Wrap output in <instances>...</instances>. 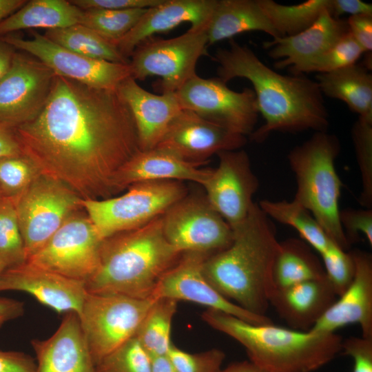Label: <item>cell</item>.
I'll return each instance as SVG.
<instances>
[{"instance_id":"obj_2","label":"cell","mask_w":372,"mask_h":372,"mask_svg":"<svg viewBox=\"0 0 372 372\" xmlns=\"http://www.w3.org/2000/svg\"><path fill=\"white\" fill-rule=\"evenodd\" d=\"M229 44L216 52L217 73L226 83L239 77L252 84L265 123L249 135L251 141L263 142L273 132H327L329 114L316 81L302 74H281L247 45L232 39Z\"/></svg>"},{"instance_id":"obj_24","label":"cell","mask_w":372,"mask_h":372,"mask_svg":"<svg viewBox=\"0 0 372 372\" xmlns=\"http://www.w3.org/2000/svg\"><path fill=\"white\" fill-rule=\"evenodd\" d=\"M216 1L163 0L145 11L135 26L117 43V48L128 59L143 41L155 34L169 31L183 23H190L192 28H207Z\"/></svg>"},{"instance_id":"obj_1","label":"cell","mask_w":372,"mask_h":372,"mask_svg":"<svg viewBox=\"0 0 372 372\" xmlns=\"http://www.w3.org/2000/svg\"><path fill=\"white\" fill-rule=\"evenodd\" d=\"M14 128L23 154L82 198L116 194L117 173L140 150L132 115L117 90L56 74L41 112Z\"/></svg>"},{"instance_id":"obj_13","label":"cell","mask_w":372,"mask_h":372,"mask_svg":"<svg viewBox=\"0 0 372 372\" xmlns=\"http://www.w3.org/2000/svg\"><path fill=\"white\" fill-rule=\"evenodd\" d=\"M103 241L87 216L74 214L26 262L86 284L99 267Z\"/></svg>"},{"instance_id":"obj_9","label":"cell","mask_w":372,"mask_h":372,"mask_svg":"<svg viewBox=\"0 0 372 372\" xmlns=\"http://www.w3.org/2000/svg\"><path fill=\"white\" fill-rule=\"evenodd\" d=\"M206 30L190 28L176 37H152L143 41L130 56L131 76L136 81L159 76L162 93L176 92L196 74L199 59L207 54Z\"/></svg>"},{"instance_id":"obj_45","label":"cell","mask_w":372,"mask_h":372,"mask_svg":"<svg viewBox=\"0 0 372 372\" xmlns=\"http://www.w3.org/2000/svg\"><path fill=\"white\" fill-rule=\"evenodd\" d=\"M349 31L366 55L362 65L368 70L372 68V15L350 16L347 19Z\"/></svg>"},{"instance_id":"obj_23","label":"cell","mask_w":372,"mask_h":372,"mask_svg":"<svg viewBox=\"0 0 372 372\" xmlns=\"http://www.w3.org/2000/svg\"><path fill=\"white\" fill-rule=\"evenodd\" d=\"M36 372H96L79 318L65 313L56 331L48 339L32 340Z\"/></svg>"},{"instance_id":"obj_43","label":"cell","mask_w":372,"mask_h":372,"mask_svg":"<svg viewBox=\"0 0 372 372\" xmlns=\"http://www.w3.org/2000/svg\"><path fill=\"white\" fill-rule=\"evenodd\" d=\"M340 223L349 245L363 235L372 245V209H344L340 210Z\"/></svg>"},{"instance_id":"obj_34","label":"cell","mask_w":372,"mask_h":372,"mask_svg":"<svg viewBox=\"0 0 372 372\" xmlns=\"http://www.w3.org/2000/svg\"><path fill=\"white\" fill-rule=\"evenodd\" d=\"M258 3L280 37H289L310 27L326 10L329 0H308L297 5L285 6L273 0Z\"/></svg>"},{"instance_id":"obj_35","label":"cell","mask_w":372,"mask_h":372,"mask_svg":"<svg viewBox=\"0 0 372 372\" xmlns=\"http://www.w3.org/2000/svg\"><path fill=\"white\" fill-rule=\"evenodd\" d=\"M147 9L83 10L80 24L116 45Z\"/></svg>"},{"instance_id":"obj_20","label":"cell","mask_w":372,"mask_h":372,"mask_svg":"<svg viewBox=\"0 0 372 372\" xmlns=\"http://www.w3.org/2000/svg\"><path fill=\"white\" fill-rule=\"evenodd\" d=\"M351 253L355 263L353 280L309 329L313 333H335L346 325L358 324L362 336L372 338V257L358 249Z\"/></svg>"},{"instance_id":"obj_22","label":"cell","mask_w":372,"mask_h":372,"mask_svg":"<svg viewBox=\"0 0 372 372\" xmlns=\"http://www.w3.org/2000/svg\"><path fill=\"white\" fill-rule=\"evenodd\" d=\"M117 90L132 115L140 150L156 147L183 109L176 92L151 93L132 76L123 81Z\"/></svg>"},{"instance_id":"obj_3","label":"cell","mask_w":372,"mask_h":372,"mask_svg":"<svg viewBox=\"0 0 372 372\" xmlns=\"http://www.w3.org/2000/svg\"><path fill=\"white\" fill-rule=\"evenodd\" d=\"M232 230L230 245L205 260L204 276L227 300L251 313L266 316L274 289L273 262L280 247L276 227L254 203L246 219Z\"/></svg>"},{"instance_id":"obj_56","label":"cell","mask_w":372,"mask_h":372,"mask_svg":"<svg viewBox=\"0 0 372 372\" xmlns=\"http://www.w3.org/2000/svg\"><path fill=\"white\" fill-rule=\"evenodd\" d=\"M1 197V196H0Z\"/></svg>"},{"instance_id":"obj_52","label":"cell","mask_w":372,"mask_h":372,"mask_svg":"<svg viewBox=\"0 0 372 372\" xmlns=\"http://www.w3.org/2000/svg\"><path fill=\"white\" fill-rule=\"evenodd\" d=\"M220 372H267L260 369L251 362L241 361L232 363L225 369H222Z\"/></svg>"},{"instance_id":"obj_55","label":"cell","mask_w":372,"mask_h":372,"mask_svg":"<svg viewBox=\"0 0 372 372\" xmlns=\"http://www.w3.org/2000/svg\"><path fill=\"white\" fill-rule=\"evenodd\" d=\"M6 269L5 265L0 262V275L3 271V270Z\"/></svg>"},{"instance_id":"obj_30","label":"cell","mask_w":372,"mask_h":372,"mask_svg":"<svg viewBox=\"0 0 372 372\" xmlns=\"http://www.w3.org/2000/svg\"><path fill=\"white\" fill-rule=\"evenodd\" d=\"M325 276L322 263L307 242L293 238L280 242L272 270L274 289Z\"/></svg>"},{"instance_id":"obj_32","label":"cell","mask_w":372,"mask_h":372,"mask_svg":"<svg viewBox=\"0 0 372 372\" xmlns=\"http://www.w3.org/2000/svg\"><path fill=\"white\" fill-rule=\"evenodd\" d=\"M44 35L55 43L85 57L119 63L130 62L116 44L81 24L48 30Z\"/></svg>"},{"instance_id":"obj_29","label":"cell","mask_w":372,"mask_h":372,"mask_svg":"<svg viewBox=\"0 0 372 372\" xmlns=\"http://www.w3.org/2000/svg\"><path fill=\"white\" fill-rule=\"evenodd\" d=\"M83 10L70 1L31 0L0 21V37L21 30L65 28L80 24Z\"/></svg>"},{"instance_id":"obj_17","label":"cell","mask_w":372,"mask_h":372,"mask_svg":"<svg viewBox=\"0 0 372 372\" xmlns=\"http://www.w3.org/2000/svg\"><path fill=\"white\" fill-rule=\"evenodd\" d=\"M208 257L197 252L183 253L161 278L152 297L194 302L253 324L272 323L267 316L251 313L227 300L209 284L203 270Z\"/></svg>"},{"instance_id":"obj_47","label":"cell","mask_w":372,"mask_h":372,"mask_svg":"<svg viewBox=\"0 0 372 372\" xmlns=\"http://www.w3.org/2000/svg\"><path fill=\"white\" fill-rule=\"evenodd\" d=\"M36 360L30 355L0 350V372H36Z\"/></svg>"},{"instance_id":"obj_26","label":"cell","mask_w":372,"mask_h":372,"mask_svg":"<svg viewBox=\"0 0 372 372\" xmlns=\"http://www.w3.org/2000/svg\"><path fill=\"white\" fill-rule=\"evenodd\" d=\"M338 296L327 276L274 289L269 298L280 317L293 329L309 331Z\"/></svg>"},{"instance_id":"obj_54","label":"cell","mask_w":372,"mask_h":372,"mask_svg":"<svg viewBox=\"0 0 372 372\" xmlns=\"http://www.w3.org/2000/svg\"><path fill=\"white\" fill-rule=\"evenodd\" d=\"M152 372H177L167 355L152 358Z\"/></svg>"},{"instance_id":"obj_41","label":"cell","mask_w":372,"mask_h":372,"mask_svg":"<svg viewBox=\"0 0 372 372\" xmlns=\"http://www.w3.org/2000/svg\"><path fill=\"white\" fill-rule=\"evenodd\" d=\"M320 256L326 276L338 297L349 287L354 276L355 263L351 253L334 243Z\"/></svg>"},{"instance_id":"obj_42","label":"cell","mask_w":372,"mask_h":372,"mask_svg":"<svg viewBox=\"0 0 372 372\" xmlns=\"http://www.w3.org/2000/svg\"><path fill=\"white\" fill-rule=\"evenodd\" d=\"M167 357L177 372H220L225 354L218 349L189 353L173 344Z\"/></svg>"},{"instance_id":"obj_18","label":"cell","mask_w":372,"mask_h":372,"mask_svg":"<svg viewBox=\"0 0 372 372\" xmlns=\"http://www.w3.org/2000/svg\"><path fill=\"white\" fill-rule=\"evenodd\" d=\"M247 141L245 136L182 109L169 123L156 147L200 165L220 152L240 149Z\"/></svg>"},{"instance_id":"obj_19","label":"cell","mask_w":372,"mask_h":372,"mask_svg":"<svg viewBox=\"0 0 372 372\" xmlns=\"http://www.w3.org/2000/svg\"><path fill=\"white\" fill-rule=\"evenodd\" d=\"M28 293L58 313L81 311L87 294L84 281L70 278L27 262L7 268L0 275V292Z\"/></svg>"},{"instance_id":"obj_4","label":"cell","mask_w":372,"mask_h":372,"mask_svg":"<svg viewBox=\"0 0 372 372\" xmlns=\"http://www.w3.org/2000/svg\"><path fill=\"white\" fill-rule=\"evenodd\" d=\"M162 216L103 240L99 267L86 282L89 293L152 297L161 278L182 254L166 239Z\"/></svg>"},{"instance_id":"obj_49","label":"cell","mask_w":372,"mask_h":372,"mask_svg":"<svg viewBox=\"0 0 372 372\" xmlns=\"http://www.w3.org/2000/svg\"><path fill=\"white\" fill-rule=\"evenodd\" d=\"M23 154L15 128L0 123V158Z\"/></svg>"},{"instance_id":"obj_27","label":"cell","mask_w":372,"mask_h":372,"mask_svg":"<svg viewBox=\"0 0 372 372\" xmlns=\"http://www.w3.org/2000/svg\"><path fill=\"white\" fill-rule=\"evenodd\" d=\"M261 31L280 37L258 0H217L207 28L208 46L245 32Z\"/></svg>"},{"instance_id":"obj_36","label":"cell","mask_w":372,"mask_h":372,"mask_svg":"<svg viewBox=\"0 0 372 372\" xmlns=\"http://www.w3.org/2000/svg\"><path fill=\"white\" fill-rule=\"evenodd\" d=\"M0 262L6 268L26 262L13 199L0 197Z\"/></svg>"},{"instance_id":"obj_15","label":"cell","mask_w":372,"mask_h":372,"mask_svg":"<svg viewBox=\"0 0 372 372\" xmlns=\"http://www.w3.org/2000/svg\"><path fill=\"white\" fill-rule=\"evenodd\" d=\"M55 76L37 58L16 50L0 80V123L16 127L35 118L49 97Z\"/></svg>"},{"instance_id":"obj_53","label":"cell","mask_w":372,"mask_h":372,"mask_svg":"<svg viewBox=\"0 0 372 372\" xmlns=\"http://www.w3.org/2000/svg\"><path fill=\"white\" fill-rule=\"evenodd\" d=\"M25 0H0V21L23 6Z\"/></svg>"},{"instance_id":"obj_37","label":"cell","mask_w":372,"mask_h":372,"mask_svg":"<svg viewBox=\"0 0 372 372\" xmlns=\"http://www.w3.org/2000/svg\"><path fill=\"white\" fill-rule=\"evenodd\" d=\"M362 189L358 203L366 209L372 207V121L358 117L351 130Z\"/></svg>"},{"instance_id":"obj_10","label":"cell","mask_w":372,"mask_h":372,"mask_svg":"<svg viewBox=\"0 0 372 372\" xmlns=\"http://www.w3.org/2000/svg\"><path fill=\"white\" fill-rule=\"evenodd\" d=\"M156 300L87 293L78 316L95 365L134 337Z\"/></svg>"},{"instance_id":"obj_50","label":"cell","mask_w":372,"mask_h":372,"mask_svg":"<svg viewBox=\"0 0 372 372\" xmlns=\"http://www.w3.org/2000/svg\"><path fill=\"white\" fill-rule=\"evenodd\" d=\"M24 312L23 302L12 298H0V327L5 323L22 316Z\"/></svg>"},{"instance_id":"obj_38","label":"cell","mask_w":372,"mask_h":372,"mask_svg":"<svg viewBox=\"0 0 372 372\" xmlns=\"http://www.w3.org/2000/svg\"><path fill=\"white\" fill-rule=\"evenodd\" d=\"M41 172L23 154L0 158V196L14 199Z\"/></svg>"},{"instance_id":"obj_28","label":"cell","mask_w":372,"mask_h":372,"mask_svg":"<svg viewBox=\"0 0 372 372\" xmlns=\"http://www.w3.org/2000/svg\"><path fill=\"white\" fill-rule=\"evenodd\" d=\"M316 81L322 95L343 101L358 117L372 121V74L362 65L318 73Z\"/></svg>"},{"instance_id":"obj_48","label":"cell","mask_w":372,"mask_h":372,"mask_svg":"<svg viewBox=\"0 0 372 372\" xmlns=\"http://www.w3.org/2000/svg\"><path fill=\"white\" fill-rule=\"evenodd\" d=\"M329 14L335 19L344 14L372 15V4L361 0H329Z\"/></svg>"},{"instance_id":"obj_33","label":"cell","mask_w":372,"mask_h":372,"mask_svg":"<svg viewBox=\"0 0 372 372\" xmlns=\"http://www.w3.org/2000/svg\"><path fill=\"white\" fill-rule=\"evenodd\" d=\"M177 302L170 298L156 299L134 335L151 358L167 355L174 344L171 331Z\"/></svg>"},{"instance_id":"obj_25","label":"cell","mask_w":372,"mask_h":372,"mask_svg":"<svg viewBox=\"0 0 372 372\" xmlns=\"http://www.w3.org/2000/svg\"><path fill=\"white\" fill-rule=\"evenodd\" d=\"M199 166L159 147L139 150L120 169L114 184L118 192L143 181H192L203 186L212 169Z\"/></svg>"},{"instance_id":"obj_12","label":"cell","mask_w":372,"mask_h":372,"mask_svg":"<svg viewBox=\"0 0 372 372\" xmlns=\"http://www.w3.org/2000/svg\"><path fill=\"white\" fill-rule=\"evenodd\" d=\"M183 109L243 136L250 135L259 112L254 90L229 89L220 78L205 79L194 75L176 92Z\"/></svg>"},{"instance_id":"obj_39","label":"cell","mask_w":372,"mask_h":372,"mask_svg":"<svg viewBox=\"0 0 372 372\" xmlns=\"http://www.w3.org/2000/svg\"><path fill=\"white\" fill-rule=\"evenodd\" d=\"M363 54V50L349 31L322 54L302 67L296 75L330 72L355 64Z\"/></svg>"},{"instance_id":"obj_21","label":"cell","mask_w":372,"mask_h":372,"mask_svg":"<svg viewBox=\"0 0 372 372\" xmlns=\"http://www.w3.org/2000/svg\"><path fill=\"white\" fill-rule=\"evenodd\" d=\"M349 32L347 20L335 19L324 10L308 28L293 36L273 39L263 42L268 55L273 59L274 68L287 67L294 75L298 70L322 54Z\"/></svg>"},{"instance_id":"obj_11","label":"cell","mask_w":372,"mask_h":372,"mask_svg":"<svg viewBox=\"0 0 372 372\" xmlns=\"http://www.w3.org/2000/svg\"><path fill=\"white\" fill-rule=\"evenodd\" d=\"M164 235L180 254L197 252L211 256L228 247L233 230L212 207L205 194H187L162 216Z\"/></svg>"},{"instance_id":"obj_6","label":"cell","mask_w":372,"mask_h":372,"mask_svg":"<svg viewBox=\"0 0 372 372\" xmlns=\"http://www.w3.org/2000/svg\"><path fill=\"white\" fill-rule=\"evenodd\" d=\"M340 151L336 136L316 132L288 154L296 180L293 200L305 207L329 238L346 251L349 243L339 219V199L342 183L335 167Z\"/></svg>"},{"instance_id":"obj_8","label":"cell","mask_w":372,"mask_h":372,"mask_svg":"<svg viewBox=\"0 0 372 372\" xmlns=\"http://www.w3.org/2000/svg\"><path fill=\"white\" fill-rule=\"evenodd\" d=\"M81 199L63 182L42 172L13 199L26 261L82 207Z\"/></svg>"},{"instance_id":"obj_16","label":"cell","mask_w":372,"mask_h":372,"mask_svg":"<svg viewBox=\"0 0 372 372\" xmlns=\"http://www.w3.org/2000/svg\"><path fill=\"white\" fill-rule=\"evenodd\" d=\"M216 155L218 165L203 187L210 205L233 229L247 217L259 180L245 150L222 151Z\"/></svg>"},{"instance_id":"obj_51","label":"cell","mask_w":372,"mask_h":372,"mask_svg":"<svg viewBox=\"0 0 372 372\" xmlns=\"http://www.w3.org/2000/svg\"><path fill=\"white\" fill-rule=\"evenodd\" d=\"M16 49L0 39V80L9 70Z\"/></svg>"},{"instance_id":"obj_40","label":"cell","mask_w":372,"mask_h":372,"mask_svg":"<svg viewBox=\"0 0 372 372\" xmlns=\"http://www.w3.org/2000/svg\"><path fill=\"white\" fill-rule=\"evenodd\" d=\"M96 372H152V358L132 338L95 365Z\"/></svg>"},{"instance_id":"obj_46","label":"cell","mask_w":372,"mask_h":372,"mask_svg":"<svg viewBox=\"0 0 372 372\" xmlns=\"http://www.w3.org/2000/svg\"><path fill=\"white\" fill-rule=\"evenodd\" d=\"M163 0H71L82 10L147 9L156 6Z\"/></svg>"},{"instance_id":"obj_44","label":"cell","mask_w":372,"mask_h":372,"mask_svg":"<svg viewBox=\"0 0 372 372\" xmlns=\"http://www.w3.org/2000/svg\"><path fill=\"white\" fill-rule=\"evenodd\" d=\"M340 353L353 359V372H372V338L352 336L342 340Z\"/></svg>"},{"instance_id":"obj_7","label":"cell","mask_w":372,"mask_h":372,"mask_svg":"<svg viewBox=\"0 0 372 372\" xmlns=\"http://www.w3.org/2000/svg\"><path fill=\"white\" fill-rule=\"evenodd\" d=\"M127 188L119 196L81 200L102 240L147 224L188 194L177 180L143 181Z\"/></svg>"},{"instance_id":"obj_5","label":"cell","mask_w":372,"mask_h":372,"mask_svg":"<svg viewBox=\"0 0 372 372\" xmlns=\"http://www.w3.org/2000/svg\"><path fill=\"white\" fill-rule=\"evenodd\" d=\"M202 319L239 342L249 361L267 372H314L341 352L342 338L274 325L253 324L207 309Z\"/></svg>"},{"instance_id":"obj_31","label":"cell","mask_w":372,"mask_h":372,"mask_svg":"<svg viewBox=\"0 0 372 372\" xmlns=\"http://www.w3.org/2000/svg\"><path fill=\"white\" fill-rule=\"evenodd\" d=\"M258 205L270 219L296 229L302 240L320 255L335 243L311 214L295 200L287 201L264 199Z\"/></svg>"},{"instance_id":"obj_14","label":"cell","mask_w":372,"mask_h":372,"mask_svg":"<svg viewBox=\"0 0 372 372\" xmlns=\"http://www.w3.org/2000/svg\"><path fill=\"white\" fill-rule=\"evenodd\" d=\"M17 50L37 58L56 75L88 86L104 90H117L131 76L129 63H114L81 56L55 43L44 34L32 32L25 39L9 34L0 37Z\"/></svg>"}]
</instances>
